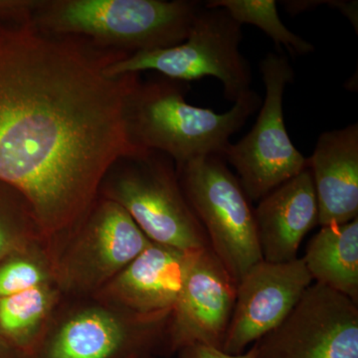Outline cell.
<instances>
[{"mask_svg": "<svg viewBox=\"0 0 358 358\" xmlns=\"http://www.w3.org/2000/svg\"><path fill=\"white\" fill-rule=\"evenodd\" d=\"M124 56L0 22V181L24 197L49 247L81 223L115 162L147 152L124 122L140 73L105 72Z\"/></svg>", "mask_w": 358, "mask_h": 358, "instance_id": "6da1fadb", "label": "cell"}, {"mask_svg": "<svg viewBox=\"0 0 358 358\" xmlns=\"http://www.w3.org/2000/svg\"><path fill=\"white\" fill-rule=\"evenodd\" d=\"M185 82L164 78L138 80L127 99L124 122L129 141L138 150H155L173 160L176 167L199 157H223L230 138L262 105L251 90L228 112L186 102Z\"/></svg>", "mask_w": 358, "mask_h": 358, "instance_id": "7a4b0ae2", "label": "cell"}, {"mask_svg": "<svg viewBox=\"0 0 358 358\" xmlns=\"http://www.w3.org/2000/svg\"><path fill=\"white\" fill-rule=\"evenodd\" d=\"M202 6L188 0H42L33 24L131 55L182 43Z\"/></svg>", "mask_w": 358, "mask_h": 358, "instance_id": "3957f363", "label": "cell"}, {"mask_svg": "<svg viewBox=\"0 0 358 358\" xmlns=\"http://www.w3.org/2000/svg\"><path fill=\"white\" fill-rule=\"evenodd\" d=\"M99 195L121 205L155 243L185 253L209 248L203 227L181 188L176 164L162 152L147 150L115 162Z\"/></svg>", "mask_w": 358, "mask_h": 358, "instance_id": "277c9868", "label": "cell"}, {"mask_svg": "<svg viewBox=\"0 0 358 358\" xmlns=\"http://www.w3.org/2000/svg\"><path fill=\"white\" fill-rule=\"evenodd\" d=\"M73 299V298H70ZM64 298L27 358H141L166 355L169 315L126 312L93 296Z\"/></svg>", "mask_w": 358, "mask_h": 358, "instance_id": "5b68a950", "label": "cell"}, {"mask_svg": "<svg viewBox=\"0 0 358 358\" xmlns=\"http://www.w3.org/2000/svg\"><path fill=\"white\" fill-rule=\"evenodd\" d=\"M241 27L227 11L203 4L182 43L124 56L108 65L106 74L152 70L180 82L214 77L222 83L225 98L237 102L251 91L252 84L251 67L240 51Z\"/></svg>", "mask_w": 358, "mask_h": 358, "instance_id": "8992f818", "label": "cell"}, {"mask_svg": "<svg viewBox=\"0 0 358 358\" xmlns=\"http://www.w3.org/2000/svg\"><path fill=\"white\" fill-rule=\"evenodd\" d=\"M188 203L205 231L209 248L235 284L263 261L251 200L225 160L199 157L176 167Z\"/></svg>", "mask_w": 358, "mask_h": 358, "instance_id": "52a82bcc", "label": "cell"}, {"mask_svg": "<svg viewBox=\"0 0 358 358\" xmlns=\"http://www.w3.org/2000/svg\"><path fill=\"white\" fill-rule=\"evenodd\" d=\"M128 212L99 195L81 223L52 250L65 298L94 296L152 243Z\"/></svg>", "mask_w": 358, "mask_h": 358, "instance_id": "ba28073f", "label": "cell"}, {"mask_svg": "<svg viewBox=\"0 0 358 358\" xmlns=\"http://www.w3.org/2000/svg\"><path fill=\"white\" fill-rule=\"evenodd\" d=\"M265 99L253 129L241 141L230 143L222 159L236 169L250 200L259 201L308 167L289 138L284 119V94L294 71L286 56L270 53L261 61Z\"/></svg>", "mask_w": 358, "mask_h": 358, "instance_id": "9c48e42d", "label": "cell"}, {"mask_svg": "<svg viewBox=\"0 0 358 358\" xmlns=\"http://www.w3.org/2000/svg\"><path fill=\"white\" fill-rule=\"evenodd\" d=\"M253 346L255 358H358V305L313 284L286 319Z\"/></svg>", "mask_w": 358, "mask_h": 358, "instance_id": "30bf717a", "label": "cell"}, {"mask_svg": "<svg viewBox=\"0 0 358 358\" xmlns=\"http://www.w3.org/2000/svg\"><path fill=\"white\" fill-rule=\"evenodd\" d=\"M237 285L210 248L192 253L178 300L169 317L166 355L194 345L222 350Z\"/></svg>", "mask_w": 358, "mask_h": 358, "instance_id": "8fae6325", "label": "cell"}, {"mask_svg": "<svg viewBox=\"0 0 358 358\" xmlns=\"http://www.w3.org/2000/svg\"><path fill=\"white\" fill-rule=\"evenodd\" d=\"M313 284L303 259L261 261L237 285L236 301L222 346L241 355L286 319Z\"/></svg>", "mask_w": 358, "mask_h": 358, "instance_id": "7c38bea8", "label": "cell"}, {"mask_svg": "<svg viewBox=\"0 0 358 358\" xmlns=\"http://www.w3.org/2000/svg\"><path fill=\"white\" fill-rule=\"evenodd\" d=\"M192 253L152 242L93 298L141 315L173 312Z\"/></svg>", "mask_w": 358, "mask_h": 358, "instance_id": "4fadbf2b", "label": "cell"}, {"mask_svg": "<svg viewBox=\"0 0 358 358\" xmlns=\"http://www.w3.org/2000/svg\"><path fill=\"white\" fill-rule=\"evenodd\" d=\"M254 215L264 261L287 263L298 259L301 241L319 224V204L310 169L259 200Z\"/></svg>", "mask_w": 358, "mask_h": 358, "instance_id": "5bb4252c", "label": "cell"}, {"mask_svg": "<svg viewBox=\"0 0 358 358\" xmlns=\"http://www.w3.org/2000/svg\"><path fill=\"white\" fill-rule=\"evenodd\" d=\"M308 169L319 204V225H338L358 216V124L320 134Z\"/></svg>", "mask_w": 358, "mask_h": 358, "instance_id": "9a60e30c", "label": "cell"}, {"mask_svg": "<svg viewBox=\"0 0 358 358\" xmlns=\"http://www.w3.org/2000/svg\"><path fill=\"white\" fill-rule=\"evenodd\" d=\"M301 259L315 284L343 294L358 305V218L322 226L308 242Z\"/></svg>", "mask_w": 358, "mask_h": 358, "instance_id": "2e32d148", "label": "cell"}, {"mask_svg": "<svg viewBox=\"0 0 358 358\" xmlns=\"http://www.w3.org/2000/svg\"><path fill=\"white\" fill-rule=\"evenodd\" d=\"M57 282L0 299V336L22 358L32 355L61 301Z\"/></svg>", "mask_w": 358, "mask_h": 358, "instance_id": "e0dca14e", "label": "cell"}, {"mask_svg": "<svg viewBox=\"0 0 358 358\" xmlns=\"http://www.w3.org/2000/svg\"><path fill=\"white\" fill-rule=\"evenodd\" d=\"M207 8H222L240 24L260 28L278 47H285L293 55H307L315 50L310 42L294 34L282 23L275 0H210Z\"/></svg>", "mask_w": 358, "mask_h": 358, "instance_id": "ac0fdd59", "label": "cell"}, {"mask_svg": "<svg viewBox=\"0 0 358 358\" xmlns=\"http://www.w3.org/2000/svg\"><path fill=\"white\" fill-rule=\"evenodd\" d=\"M47 243L31 208L20 192L0 181V262L7 257Z\"/></svg>", "mask_w": 358, "mask_h": 358, "instance_id": "d6986e66", "label": "cell"}, {"mask_svg": "<svg viewBox=\"0 0 358 358\" xmlns=\"http://www.w3.org/2000/svg\"><path fill=\"white\" fill-rule=\"evenodd\" d=\"M50 282L56 281L47 244L34 245L0 262V299Z\"/></svg>", "mask_w": 358, "mask_h": 358, "instance_id": "ffe728a7", "label": "cell"}, {"mask_svg": "<svg viewBox=\"0 0 358 358\" xmlns=\"http://www.w3.org/2000/svg\"><path fill=\"white\" fill-rule=\"evenodd\" d=\"M38 3L36 0H0V22H33Z\"/></svg>", "mask_w": 358, "mask_h": 358, "instance_id": "44dd1931", "label": "cell"}, {"mask_svg": "<svg viewBox=\"0 0 358 358\" xmlns=\"http://www.w3.org/2000/svg\"><path fill=\"white\" fill-rule=\"evenodd\" d=\"M179 358H255V348L253 345L241 355H228L223 350L212 346L194 345L178 352Z\"/></svg>", "mask_w": 358, "mask_h": 358, "instance_id": "7402d4cb", "label": "cell"}, {"mask_svg": "<svg viewBox=\"0 0 358 358\" xmlns=\"http://www.w3.org/2000/svg\"><path fill=\"white\" fill-rule=\"evenodd\" d=\"M0 358H22V357L0 336Z\"/></svg>", "mask_w": 358, "mask_h": 358, "instance_id": "603a6c76", "label": "cell"}, {"mask_svg": "<svg viewBox=\"0 0 358 358\" xmlns=\"http://www.w3.org/2000/svg\"><path fill=\"white\" fill-rule=\"evenodd\" d=\"M141 358H157V357H155V355H148V357H143Z\"/></svg>", "mask_w": 358, "mask_h": 358, "instance_id": "cb8c5ba5", "label": "cell"}]
</instances>
